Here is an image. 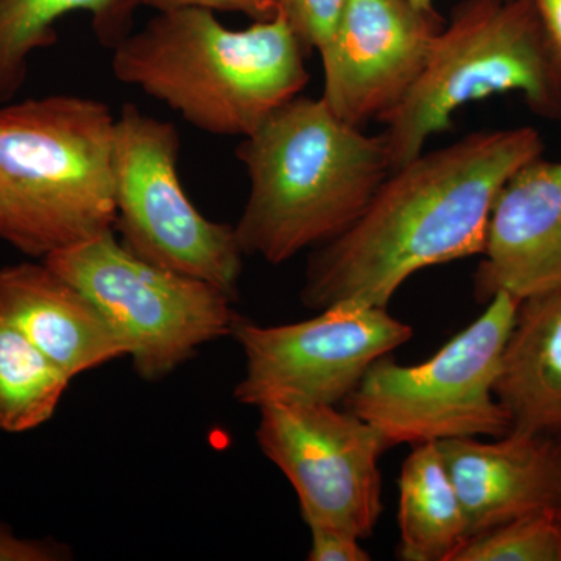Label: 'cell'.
<instances>
[{
  "label": "cell",
  "instance_id": "cell-1",
  "mask_svg": "<svg viewBox=\"0 0 561 561\" xmlns=\"http://www.w3.org/2000/svg\"><path fill=\"white\" fill-rule=\"evenodd\" d=\"M542 150L540 133L515 127L421 151L383 180L348 230L317 247L302 305L316 311L339 302L387 308L416 272L482 254L502 186Z\"/></svg>",
  "mask_w": 561,
  "mask_h": 561
},
{
  "label": "cell",
  "instance_id": "cell-2",
  "mask_svg": "<svg viewBox=\"0 0 561 561\" xmlns=\"http://www.w3.org/2000/svg\"><path fill=\"white\" fill-rule=\"evenodd\" d=\"M236 157L250 181L234 227L239 245L275 265L348 230L391 173L382 135L351 127L321 99L302 95L242 138Z\"/></svg>",
  "mask_w": 561,
  "mask_h": 561
},
{
  "label": "cell",
  "instance_id": "cell-3",
  "mask_svg": "<svg viewBox=\"0 0 561 561\" xmlns=\"http://www.w3.org/2000/svg\"><path fill=\"white\" fill-rule=\"evenodd\" d=\"M308 54L283 13L232 31L213 11L176 10L122 39L111 70L197 130L245 138L305 90Z\"/></svg>",
  "mask_w": 561,
  "mask_h": 561
},
{
  "label": "cell",
  "instance_id": "cell-4",
  "mask_svg": "<svg viewBox=\"0 0 561 561\" xmlns=\"http://www.w3.org/2000/svg\"><path fill=\"white\" fill-rule=\"evenodd\" d=\"M114 127L80 95L0 103V239L44 260L114 230Z\"/></svg>",
  "mask_w": 561,
  "mask_h": 561
},
{
  "label": "cell",
  "instance_id": "cell-5",
  "mask_svg": "<svg viewBox=\"0 0 561 561\" xmlns=\"http://www.w3.org/2000/svg\"><path fill=\"white\" fill-rule=\"evenodd\" d=\"M519 94L542 119L561 121V62L530 0H460L404 101L381 124L391 172L453 127L457 111Z\"/></svg>",
  "mask_w": 561,
  "mask_h": 561
},
{
  "label": "cell",
  "instance_id": "cell-6",
  "mask_svg": "<svg viewBox=\"0 0 561 561\" xmlns=\"http://www.w3.org/2000/svg\"><path fill=\"white\" fill-rule=\"evenodd\" d=\"M519 302L497 294L423 364L376 360L343 402L346 411L368 421L389 448L508 434L511 419L494 397V382Z\"/></svg>",
  "mask_w": 561,
  "mask_h": 561
},
{
  "label": "cell",
  "instance_id": "cell-7",
  "mask_svg": "<svg viewBox=\"0 0 561 561\" xmlns=\"http://www.w3.org/2000/svg\"><path fill=\"white\" fill-rule=\"evenodd\" d=\"M41 261L101 309L146 381H161L206 343L232 335L242 319L219 287L136 256L114 230Z\"/></svg>",
  "mask_w": 561,
  "mask_h": 561
},
{
  "label": "cell",
  "instance_id": "cell-8",
  "mask_svg": "<svg viewBox=\"0 0 561 561\" xmlns=\"http://www.w3.org/2000/svg\"><path fill=\"white\" fill-rule=\"evenodd\" d=\"M175 125L125 103L114 127V197L122 243L169 271L238 298L243 251L234 227L206 219L181 186Z\"/></svg>",
  "mask_w": 561,
  "mask_h": 561
},
{
  "label": "cell",
  "instance_id": "cell-9",
  "mask_svg": "<svg viewBox=\"0 0 561 561\" xmlns=\"http://www.w3.org/2000/svg\"><path fill=\"white\" fill-rule=\"evenodd\" d=\"M232 335L245 354L236 401L260 409L272 402H345L368 368L411 341L413 330L387 308L339 302L283 327L241 319Z\"/></svg>",
  "mask_w": 561,
  "mask_h": 561
},
{
  "label": "cell",
  "instance_id": "cell-10",
  "mask_svg": "<svg viewBox=\"0 0 561 561\" xmlns=\"http://www.w3.org/2000/svg\"><path fill=\"white\" fill-rule=\"evenodd\" d=\"M261 451L289 479L302 519L370 538L382 513L379 460L390 449L368 421L335 405L260 408Z\"/></svg>",
  "mask_w": 561,
  "mask_h": 561
},
{
  "label": "cell",
  "instance_id": "cell-11",
  "mask_svg": "<svg viewBox=\"0 0 561 561\" xmlns=\"http://www.w3.org/2000/svg\"><path fill=\"white\" fill-rule=\"evenodd\" d=\"M445 21L412 0H348L320 47L321 101L362 128L382 122L420 79Z\"/></svg>",
  "mask_w": 561,
  "mask_h": 561
},
{
  "label": "cell",
  "instance_id": "cell-12",
  "mask_svg": "<svg viewBox=\"0 0 561 561\" xmlns=\"http://www.w3.org/2000/svg\"><path fill=\"white\" fill-rule=\"evenodd\" d=\"M474 294L519 300L561 286V161L535 158L502 186L486 228Z\"/></svg>",
  "mask_w": 561,
  "mask_h": 561
},
{
  "label": "cell",
  "instance_id": "cell-13",
  "mask_svg": "<svg viewBox=\"0 0 561 561\" xmlns=\"http://www.w3.org/2000/svg\"><path fill=\"white\" fill-rule=\"evenodd\" d=\"M467 518L482 534L541 508H561V445L511 431L490 442H437Z\"/></svg>",
  "mask_w": 561,
  "mask_h": 561
},
{
  "label": "cell",
  "instance_id": "cell-14",
  "mask_svg": "<svg viewBox=\"0 0 561 561\" xmlns=\"http://www.w3.org/2000/svg\"><path fill=\"white\" fill-rule=\"evenodd\" d=\"M0 320L70 378L128 356L101 309L44 261L0 267Z\"/></svg>",
  "mask_w": 561,
  "mask_h": 561
},
{
  "label": "cell",
  "instance_id": "cell-15",
  "mask_svg": "<svg viewBox=\"0 0 561 561\" xmlns=\"http://www.w3.org/2000/svg\"><path fill=\"white\" fill-rule=\"evenodd\" d=\"M494 397L512 430L561 445V286L519 302Z\"/></svg>",
  "mask_w": 561,
  "mask_h": 561
},
{
  "label": "cell",
  "instance_id": "cell-16",
  "mask_svg": "<svg viewBox=\"0 0 561 561\" xmlns=\"http://www.w3.org/2000/svg\"><path fill=\"white\" fill-rule=\"evenodd\" d=\"M140 7L142 0H0V103L22 90L33 54L57 43L62 18L90 14L95 39L113 50L133 32Z\"/></svg>",
  "mask_w": 561,
  "mask_h": 561
},
{
  "label": "cell",
  "instance_id": "cell-17",
  "mask_svg": "<svg viewBox=\"0 0 561 561\" xmlns=\"http://www.w3.org/2000/svg\"><path fill=\"white\" fill-rule=\"evenodd\" d=\"M402 561H453L467 542V518L437 443L416 445L400 476Z\"/></svg>",
  "mask_w": 561,
  "mask_h": 561
},
{
  "label": "cell",
  "instance_id": "cell-18",
  "mask_svg": "<svg viewBox=\"0 0 561 561\" xmlns=\"http://www.w3.org/2000/svg\"><path fill=\"white\" fill-rule=\"evenodd\" d=\"M70 379L16 328L0 320V431L20 434L43 426Z\"/></svg>",
  "mask_w": 561,
  "mask_h": 561
},
{
  "label": "cell",
  "instance_id": "cell-19",
  "mask_svg": "<svg viewBox=\"0 0 561 561\" xmlns=\"http://www.w3.org/2000/svg\"><path fill=\"white\" fill-rule=\"evenodd\" d=\"M453 561H561V508H541L468 538Z\"/></svg>",
  "mask_w": 561,
  "mask_h": 561
},
{
  "label": "cell",
  "instance_id": "cell-20",
  "mask_svg": "<svg viewBox=\"0 0 561 561\" xmlns=\"http://www.w3.org/2000/svg\"><path fill=\"white\" fill-rule=\"evenodd\" d=\"M348 0H283L280 11L309 51L331 35Z\"/></svg>",
  "mask_w": 561,
  "mask_h": 561
},
{
  "label": "cell",
  "instance_id": "cell-21",
  "mask_svg": "<svg viewBox=\"0 0 561 561\" xmlns=\"http://www.w3.org/2000/svg\"><path fill=\"white\" fill-rule=\"evenodd\" d=\"M283 0H142V7L168 13L176 10L221 11V13H241L253 21H267L280 11Z\"/></svg>",
  "mask_w": 561,
  "mask_h": 561
},
{
  "label": "cell",
  "instance_id": "cell-22",
  "mask_svg": "<svg viewBox=\"0 0 561 561\" xmlns=\"http://www.w3.org/2000/svg\"><path fill=\"white\" fill-rule=\"evenodd\" d=\"M309 561H370L371 556L360 545V538L337 527L312 526Z\"/></svg>",
  "mask_w": 561,
  "mask_h": 561
},
{
  "label": "cell",
  "instance_id": "cell-23",
  "mask_svg": "<svg viewBox=\"0 0 561 561\" xmlns=\"http://www.w3.org/2000/svg\"><path fill=\"white\" fill-rule=\"evenodd\" d=\"M72 559L68 546L55 540L21 538L0 523V561H62Z\"/></svg>",
  "mask_w": 561,
  "mask_h": 561
},
{
  "label": "cell",
  "instance_id": "cell-24",
  "mask_svg": "<svg viewBox=\"0 0 561 561\" xmlns=\"http://www.w3.org/2000/svg\"><path fill=\"white\" fill-rule=\"evenodd\" d=\"M561 62V0H530Z\"/></svg>",
  "mask_w": 561,
  "mask_h": 561
},
{
  "label": "cell",
  "instance_id": "cell-25",
  "mask_svg": "<svg viewBox=\"0 0 561 561\" xmlns=\"http://www.w3.org/2000/svg\"><path fill=\"white\" fill-rule=\"evenodd\" d=\"M412 2H415L416 5L427 7V9H432V7H434L435 0H412Z\"/></svg>",
  "mask_w": 561,
  "mask_h": 561
}]
</instances>
